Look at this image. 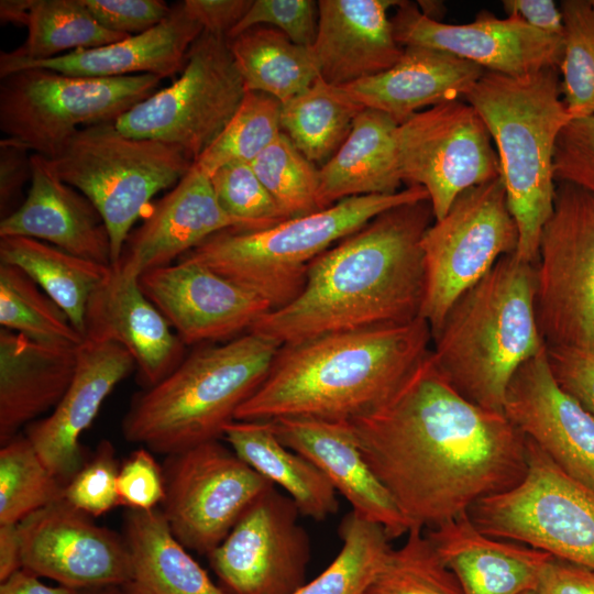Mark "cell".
<instances>
[{
  "mask_svg": "<svg viewBox=\"0 0 594 594\" xmlns=\"http://www.w3.org/2000/svg\"><path fill=\"white\" fill-rule=\"evenodd\" d=\"M348 424L410 529L468 513L527 471L526 437L504 413L463 397L431 350L382 405Z\"/></svg>",
  "mask_w": 594,
  "mask_h": 594,
  "instance_id": "1",
  "label": "cell"
},
{
  "mask_svg": "<svg viewBox=\"0 0 594 594\" xmlns=\"http://www.w3.org/2000/svg\"><path fill=\"white\" fill-rule=\"evenodd\" d=\"M433 221L429 199L381 212L317 257L300 294L250 331L284 345L419 318L426 289L421 240Z\"/></svg>",
  "mask_w": 594,
  "mask_h": 594,
  "instance_id": "2",
  "label": "cell"
},
{
  "mask_svg": "<svg viewBox=\"0 0 594 594\" xmlns=\"http://www.w3.org/2000/svg\"><path fill=\"white\" fill-rule=\"evenodd\" d=\"M431 346L432 333L421 317L280 345L266 378L234 420L350 421L382 405Z\"/></svg>",
  "mask_w": 594,
  "mask_h": 594,
  "instance_id": "3",
  "label": "cell"
},
{
  "mask_svg": "<svg viewBox=\"0 0 594 594\" xmlns=\"http://www.w3.org/2000/svg\"><path fill=\"white\" fill-rule=\"evenodd\" d=\"M535 264L504 255L452 304L431 358L468 400L504 413L518 367L546 349L535 311Z\"/></svg>",
  "mask_w": 594,
  "mask_h": 594,
  "instance_id": "4",
  "label": "cell"
},
{
  "mask_svg": "<svg viewBox=\"0 0 594 594\" xmlns=\"http://www.w3.org/2000/svg\"><path fill=\"white\" fill-rule=\"evenodd\" d=\"M559 68L524 76L484 70L465 96L495 146L508 208L516 221V256L536 264L542 227L556 195L553 156L572 120L561 98Z\"/></svg>",
  "mask_w": 594,
  "mask_h": 594,
  "instance_id": "5",
  "label": "cell"
},
{
  "mask_svg": "<svg viewBox=\"0 0 594 594\" xmlns=\"http://www.w3.org/2000/svg\"><path fill=\"white\" fill-rule=\"evenodd\" d=\"M280 344L255 333L194 351L156 385L138 393L124 438L167 455L219 440L266 378Z\"/></svg>",
  "mask_w": 594,
  "mask_h": 594,
  "instance_id": "6",
  "label": "cell"
},
{
  "mask_svg": "<svg viewBox=\"0 0 594 594\" xmlns=\"http://www.w3.org/2000/svg\"><path fill=\"white\" fill-rule=\"evenodd\" d=\"M429 199L420 186L345 198L316 212L254 230L216 233L179 260L199 263L267 300L273 310L302 290L310 264L394 207Z\"/></svg>",
  "mask_w": 594,
  "mask_h": 594,
  "instance_id": "7",
  "label": "cell"
},
{
  "mask_svg": "<svg viewBox=\"0 0 594 594\" xmlns=\"http://www.w3.org/2000/svg\"><path fill=\"white\" fill-rule=\"evenodd\" d=\"M116 122L79 129L50 160L56 174L102 217L118 266L131 229L150 200L175 186L194 162L177 146L120 132Z\"/></svg>",
  "mask_w": 594,
  "mask_h": 594,
  "instance_id": "8",
  "label": "cell"
},
{
  "mask_svg": "<svg viewBox=\"0 0 594 594\" xmlns=\"http://www.w3.org/2000/svg\"><path fill=\"white\" fill-rule=\"evenodd\" d=\"M161 80L150 74L97 78L21 69L1 78L0 130L52 160L79 129L116 122L154 94Z\"/></svg>",
  "mask_w": 594,
  "mask_h": 594,
  "instance_id": "9",
  "label": "cell"
},
{
  "mask_svg": "<svg viewBox=\"0 0 594 594\" xmlns=\"http://www.w3.org/2000/svg\"><path fill=\"white\" fill-rule=\"evenodd\" d=\"M524 479L476 502L468 515L485 535L594 570V491L566 474L531 440Z\"/></svg>",
  "mask_w": 594,
  "mask_h": 594,
  "instance_id": "10",
  "label": "cell"
},
{
  "mask_svg": "<svg viewBox=\"0 0 594 594\" xmlns=\"http://www.w3.org/2000/svg\"><path fill=\"white\" fill-rule=\"evenodd\" d=\"M535 274V311L546 346L594 351L593 193L557 183Z\"/></svg>",
  "mask_w": 594,
  "mask_h": 594,
  "instance_id": "11",
  "label": "cell"
},
{
  "mask_svg": "<svg viewBox=\"0 0 594 594\" xmlns=\"http://www.w3.org/2000/svg\"><path fill=\"white\" fill-rule=\"evenodd\" d=\"M245 91L228 37L204 31L189 48L178 79L114 124L128 136L177 146L195 162L234 116Z\"/></svg>",
  "mask_w": 594,
  "mask_h": 594,
  "instance_id": "12",
  "label": "cell"
},
{
  "mask_svg": "<svg viewBox=\"0 0 594 594\" xmlns=\"http://www.w3.org/2000/svg\"><path fill=\"white\" fill-rule=\"evenodd\" d=\"M519 232L501 177L461 194L421 240L426 289L420 317L432 338L452 304L504 255L516 253Z\"/></svg>",
  "mask_w": 594,
  "mask_h": 594,
  "instance_id": "13",
  "label": "cell"
},
{
  "mask_svg": "<svg viewBox=\"0 0 594 594\" xmlns=\"http://www.w3.org/2000/svg\"><path fill=\"white\" fill-rule=\"evenodd\" d=\"M395 142L402 182L426 189L435 220L465 190L501 175L485 123L460 99L413 114L398 124Z\"/></svg>",
  "mask_w": 594,
  "mask_h": 594,
  "instance_id": "14",
  "label": "cell"
},
{
  "mask_svg": "<svg viewBox=\"0 0 594 594\" xmlns=\"http://www.w3.org/2000/svg\"><path fill=\"white\" fill-rule=\"evenodd\" d=\"M163 509L175 537L208 556L244 512L275 487L219 440L169 454Z\"/></svg>",
  "mask_w": 594,
  "mask_h": 594,
  "instance_id": "15",
  "label": "cell"
},
{
  "mask_svg": "<svg viewBox=\"0 0 594 594\" xmlns=\"http://www.w3.org/2000/svg\"><path fill=\"white\" fill-rule=\"evenodd\" d=\"M293 499L272 487L209 554L229 594H293L307 581L310 542Z\"/></svg>",
  "mask_w": 594,
  "mask_h": 594,
  "instance_id": "16",
  "label": "cell"
},
{
  "mask_svg": "<svg viewBox=\"0 0 594 594\" xmlns=\"http://www.w3.org/2000/svg\"><path fill=\"white\" fill-rule=\"evenodd\" d=\"M22 569L74 591L124 586L130 554L123 536L61 499L19 524Z\"/></svg>",
  "mask_w": 594,
  "mask_h": 594,
  "instance_id": "17",
  "label": "cell"
},
{
  "mask_svg": "<svg viewBox=\"0 0 594 594\" xmlns=\"http://www.w3.org/2000/svg\"><path fill=\"white\" fill-rule=\"evenodd\" d=\"M391 21L403 47L442 51L509 76L559 68L563 55L564 35L543 33L518 18L499 19L487 11L470 23L449 24L427 18L415 2L400 1Z\"/></svg>",
  "mask_w": 594,
  "mask_h": 594,
  "instance_id": "18",
  "label": "cell"
},
{
  "mask_svg": "<svg viewBox=\"0 0 594 594\" xmlns=\"http://www.w3.org/2000/svg\"><path fill=\"white\" fill-rule=\"evenodd\" d=\"M139 284L185 345L232 340L273 310L255 293L187 260L143 272Z\"/></svg>",
  "mask_w": 594,
  "mask_h": 594,
  "instance_id": "19",
  "label": "cell"
},
{
  "mask_svg": "<svg viewBox=\"0 0 594 594\" xmlns=\"http://www.w3.org/2000/svg\"><path fill=\"white\" fill-rule=\"evenodd\" d=\"M504 414L566 474L594 491V417L558 384L547 346L513 375Z\"/></svg>",
  "mask_w": 594,
  "mask_h": 594,
  "instance_id": "20",
  "label": "cell"
},
{
  "mask_svg": "<svg viewBox=\"0 0 594 594\" xmlns=\"http://www.w3.org/2000/svg\"><path fill=\"white\" fill-rule=\"evenodd\" d=\"M134 367L132 356L121 345L85 339L77 348L75 374L61 402L46 418L28 426L25 436L65 485L86 462L80 436Z\"/></svg>",
  "mask_w": 594,
  "mask_h": 594,
  "instance_id": "21",
  "label": "cell"
},
{
  "mask_svg": "<svg viewBox=\"0 0 594 594\" xmlns=\"http://www.w3.org/2000/svg\"><path fill=\"white\" fill-rule=\"evenodd\" d=\"M139 274L119 264L91 296L84 340L108 341L132 356L145 388L156 385L184 360L185 344L145 296Z\"/></svg>",
  "mask_w": 594,
  "mask_h": 594,
  "instance_id": "22",
  "label": "cell"
},
{
  "mask_svg": "<svg viewBox=\"0 0 594 594\" xmlns=\"http://www.w3.org/2000/svg\"><path fill=\"white\" fill-rule=\"evenodd\" d=\"M270 422L279 441L310 460L353 513L381 526L391 540L407 535L409 524L370 468L348 421L284 417Z\"/></svg>",
  "mask_w": 594,
  "mask_h": 594,
  "instance_id": "23",
  "label": "cell"
},
{
  "mask_svg": "<svg viewBox=\"0 0 594 594\" xmlns=\"http://www.w3.org/2000/svg\"><path fill=\"white\" fill-rule=\"evenodd\" d=\"M244 226L220 206L210 176L195 163L162 199L155 202L142 224L130 233L121 265L141 275L167 266L211 235Z\"/></svg>",
  "mask_w": 594,
  "mask_h": 594,
  "instance_id": "24",
  "label": "cell"
},
{
  "mask_svg": "<svg viewBox=\"0 0 594 594\" xmlns=\"http://www.w3.org/2000/svg\"><path fill=\"white\" fill-rule=\"evenodd\" d=\"M30 180L24 201L1 219L0 238H32L111 265L109 233L92 202L66 184L43 155L31 154Z\"/></svg>",
  "mask_w": 594,
  "mask_h": 594,
  "instance_id": "25",
  "label": "cell"
},
{
  "mask_svg": "<svg viewBox=\"0 0 594 594\" xmlns=\"http://www.w3.org/2000/svg\"><path fill=\"white\" fill-rule=\"evenodd\" d=\"M204 32L183 1L153 29L108 45L24 61L0 53V77L25 68H45L73 76L112 78L150 74L163 78L182 72L189 48Z\"/></svg>",
  "mask_w": 594,
  "mask_h": 594,
  "instance_id": "26",
  "label": "cell"
},
{
  "mask_svg": "<svg viewBox=\"0 0 594 594\" xmlns=\"http://www.w3.org/2000/svg\"><path fill=\"white\" fill-rule=\"evenodd\" d=\"M397 0H319L318 33L311 46L319 75L342 87L394 66L404 47L388 10Z\"/></svg>",
  "mask_w": 594,
  "mask_h": 594,
  "instance_id": "27",
  "label": "cell"
},
{
  "mask_svg": "<svg viewBox=\"0 0 594 594\" xmlns=\"http://www.w3.org/2000/svg\"><path fill=\"white\" fill-rule=\"evenodd\" d=\"M483 73L479 65L449 53L406 46L391 68L341 88L362 107L400 124L425 108L465 98Z\"/></svg>",
  "mask_w": 594,
  "mask_h": 594,
  "instance_id": "28",
  "label": "cell"
},
{
  "mask_svg": "<svg viewBox=\"0 0 594 594\" xmlns=\"http://www.w3.org/2000/svg\"><path fill=\"white\" fill-rule=\"evenodd\" d=\"M463 594H520L537 588L551 554L482 532L463 513L425 531Z\"/></svg>",
  "mask_w": 594,
  "mask_h": 594,
  "instance_id": "29",
  "label": "cell"
},
{
  "mask_svg": "<svg viewBox=\"0 0 594 594\" xmlns=\"http://www.w3.org/2000/svg\"><path fill=\"white\" fill-rule=\"evenodd\" d=\"M77 348L44 345L1 328V446L18 436L20 428L57 406L74 377Z\"/></svg>",
  "mask_w": 594,
  "mask_h": 594,
  "instance_id": "30",
  "label": "cell"
},
{
  "mask_svg": "<svg viewBox=\"0 0 594 594\" xmlns=\"http://www.w3.org/2000/svg\"><path fill=\"white\" fill-rule=\"evenodd\" d=\"M397 127L393 118L377 110L364 108L356 116L346 139L319 169L320 210L350 197L400 190Z\"/></svg>",
  "mask_w": 594,
  "mask_h": 594,
  "instance_id": "31",
  "label": "cell"
},
{
  "mask_svg": "<svg viewBox=\"0 0 594 594\" xmlns=\"http://www.w3.org/2000/svg\"><path fill=\"white\" fill-rule=\"evenodd\" d=\"M123 538L131 564L125 594H229L175 537L162 509H128Z\"/></svg>",
  "mask_w": 594,
  "mask_h": 594,
  "instance_id": "32",
  "label": "cell"
},
{
  "mask_svg": "<svg viewBox=\"0 0 594 594\" xmlns=\"http://www.w3.org/2000/svg\"><path fill=\"white\" fill-rule=\"evenodd\" d=\"M222 439L243 462L284 490L300 515L322 521L338 512L337 491L327 476L282 443L270 421L233 420Z\"/></svg>",
  "mask_w": 594,
  "mask_h": 594,
  "instance_id": "33",
  "label": "cell"
},
{
  "mask_svg": "<svg viewBox=\"0 0 594 594\" xmlns=\"http://www.w3.org/2000/svg\"><path fill=\"white\" fill-rule=\"evenodd\" d=\"M0 263L15 266L30 276L85 337L88 302L110 275L111 265L25 237L0 238Z\"/></svg>",
  "mask_w": 594,
  "mask_h": 594,
  "instance_id": "34",
  "label": "cell"
},
{
  "mask_svg": "<svg viewBox=\"0 0 594 594\" xmlns=\"http://www.w3.org/2000/svg\"><path fill=\"white\" fill-rule=\"evenodd\" d=\"M229 43L245 89L280 103L304 92L320 76L311 47L293 43L274 28L254 26Z\"/></svg>",
  "mask_w": 594,
  "mask_h": 594,
  "instance_id": "35",
  "label": "cell"
},
{
  "mask_svg": "<svg viewBox=\"0 0 594 594\" xmlns=\"http://www.w3.org/2000/svg\"><path fill=\"white\" fill-rule=\"evenodd\" d=\"M280 105L282 132L314 164L331 158L364 109L341 87L320 76L304 92Z\"/></svg>",
  "mask_w": 594,
  "mask_h": 594,
  "instance_id": "36",
  "label": "cell"
},
{
  "mask_svg": "<svg viewBox=\"0 0 594 594\" xmlns=\"http://www.w3.org/2000/svg\"><path fill=\"white\" fill-rule=\"evenodd\" d=\"M26 28L24 44L8 52L15 59L43 61L130 37L101 26L81 0H33Z\"/></svg>",
  "mask_w": 594,
  "mask_h": 594,
  "instance_id": "37",
  "label": "cell"
},
{
  "mask_svg": "<svg viewBox=\"0 0 594 594\" xmlns=\"http://www.w3.org/2000/svg\"><path fill=\"white\" fill-rule=\"evenodd\" d=\"M0 324L37 343L76 349L84 338L65 311L20 268L0 263Z\"/></svg>",
  "mask_w": 594,
  "mask_h": 594,
  "instance_id": "38",
  "label": "cell"
},
{
  "mask_svg": "<svg viewBox=\"0 0 594 594\" xmlns=\"http://www.w3.org/2000/svg\"><path fill=\"white\" fill-rule=\"evenodd\" d=\"M342 546L332 562L293 594H362L392 549L385 530L355 513L340 524Z\"/></svg>",
  "mask_w": 594,
  "mask_h": 594,
  "instance_id": "39",
  "label": "cell"
},
{
  "mask_svg": "<svg viewBox=\"0 0 594 594\" xmlns=\"http://www.w3.org/2000/svg\"><path fill=\"white\" fill-rule=\"evenodd\" d=\"M65 484L45 465L26 436L0 450V525L19 524L63 499Z\"/></svg>",
  "mask_w": 594,
  "mask_h": 594,
  "instance_id": "40",
  "label": "cell"
},
{
  "mask_svg": "<svg viewBox=\"0 0 594 594\" xmlns=\"http://www.w3.org/2000/svg\"><path fill=\"white\" fill-rule=\"evenodd\" d=\"M362 594H463L422 528H411L404 544L391 549Z\"/></svg>",
  "mask_w": 594,
  "mask_h": 594,
  "instance_id": "41",
  "label": "cell"
},
{
  "mask_svg": "<svg viewBox=\"0 0 594 594\" xmlns=\"http://www.w3.org/2000/svg\"><path fill=\"white\" fill-rule=\"evenodd\" d=\"M280 106L270 95L246 90L234 116L194 163L209 176L231 163H251L282 132Z\"/></svg>",
  "mask_w": 594,
  "mask_h": 594,
  "instance_id": "42",
  "label": "cell"
},
{
  "mask_svg": "<svg viewBox=\"0 0 594 594\" xmlns=\"http://www.w3.org/2000/svg\"><path fill=\"white\" fill-rule=\"evenodd\" d=\"M564 47L561 92L572 119L594 117V7L591 0H563Z\"/></svg>",
  "mask_w": 594,
  "mask_h": 594,
  "instance_id": "43",
  "label": "cell"
},
{
  "mask_svg": "<svg viewBox=\"0 0 594 594\" xmlns=\"http://www.w3.org/2000/svg\"><path fill=\"white\" fill-rule=\"evenodd\" d=\"M251 166L288 219L320 210L319 169L283 132L251 162Z\"/></svg>",
  "mask_w": 594,
  "mask_h": 594,
  "instance_id": "44",
  "label": "cell"
},
{
  "mask_svg": "<svg viewBox=\"0 0 594 594\" xmlns=\"http://www.w3.org/2000/svg\"><path fill=\"white\" fill-rule=\"evenodd\" d=\"M210 182L222 209L245 231L262 230L288 218L282 212L251 163L237 162L217 169Z\"/></svg>",
  "mask_w": 594,
  "mask_h": 594,
  "instance_id": "45",
  "label": "cell"
},
{
  "mask_svg": "<svg viewBox=\"0 0 594 594\" xmlns=\"http://www.w3.org/2000/svg\"><path fill=\"white\" fill-rule=\"evenodd\" d=\"M118 473L113 446L103 440L65 485L63 499L90 517L101 516L119 506Z\"/></svg>",
  "mask_w": 594,
  "mask_h": 594,
  "instance_id": "46",
  "label": "cell"
},
{
  "mask_svg": "<svg viewBox=\"0 0 594 594\" xmlns=\"http://www.w3.org/2000/svg\"><path fill=\"white\" fill-rule=\"evenodd\" d=\"M318 1L253 0L242 20L230 31L228 38L261 24L273 25L293 43L311 47L318 33Z\"/></svg>",
  "mask_w": 594,
  "mask_h": 594,
  "instance_id": "47",
  "label": "cell"
},
{
  "mask_svg": "<svg viewBox=\"0 0 594 594\" xmlns=\"http://www.w3.org/2000/svg\"><path fill=\"white\" fill-rule=\"evenodd\" d=\"M556 183H571L594 194V117L572 119L561 131L553 156Z\"/></svg>",
  "mask_w": 594,
  "mask_h": 594,
  "instance_id": "48",
  "label": "cell"
},
{
  "mask_svg": "<svg viewBox=\"0 0 594 594\" xmlns=\"http://www.w3.org/2000/svg\"><path fill=\"white\" fill-rule=\"evenodd\" d=\"M119 506L128 509L151 510L163 504L166 495L163 469L151 450L141 447L119 468L117 477Z\"/></svg>",
  "mask_w": 594,
  "mask_h": 594,
  "instance_id": "49",
  "label": "cell"
},
{
  "mask_svg": "<svg viewBox=\"0 0 594 594\" xmlns=\"http://www.w3.org/2000/svg\"><path fill=\"white\" fill-rule=\"evenodd\" d=\"M105 29L138 35L158 25L172 7L162 0H81Z\"/></svg>",
  "mask_w": 594,
  "mask_h": 594,
  "instance_id": "50",
  "label": "cell"
},
{
  "mask_svg": "<svg viewBox=\"0 0 594 594\" xmlns=\"http://www.w3.org/2000/svg\"><path fill=\"white\" fill-rule=\"evenodd\" d=\"M547 358L558 384L594 417V351L547 346Z\"/></svg>",
  "mask_w": 594,
  "mask_h": 594,
  "instance_id": "51",
  "label": "cell"
},
{
  "mask_svg": "<svg viewBox=\"0 0 594 594\" xmlns=\"http://www.w3.org/2000/svg\"><path fill=\"white\" fill-rule=\"evenodd\" d=\"M30 151L21 144L3 138L0 141V208L1 216L10 213V206L16 201L28 179H31ZM1 218V219H2Z\"/></svg>",
  "mask_w": 594,
  "mask_h": 594,
  "instance_id": "52",
  "label": "cell"
},
{
  "mask_svg": "<svg viewBox=\"0 0 594 594\" xmlns=\"http://www.w3.org/2000/svg\"><path fill=\"white\" fill-rule=\"evenodd\" d=\"M253 0H185L183 4L205 32L228 36L249 11Z\"/></svg>",
  "mask_w": 594,
  "mask_h": 594,
  "instance_id": "53",
  "label": "cell"
},
{
  "mask_svg": "<svg viewBox=\"0 0 594 594\" xmlns=\"http://www.w3.org/2000/svg\"><path fill=\"white\" fill-rule=\"evenodd\" d=\"M536 590L539 594H594V570L552 557Z\"/></svg>",
  "mask_w": 594,
  "mask_h": 594,
  "instance_id": "54",
  "label": "cell"
},
{
  "mask_svg": "<svg viewBox=\"0 0 594 594\" xmlns=\"http://www.w3.org/2000/svg\"><path fill=\"white\" fill-rule=\"evenodd\" d=\"M507 16L520 19L529 26L552 35H564L560 8L552 0H504Z\"/></svg>",
  "mask_w": 594,
  "mask_h": 594,
  "instance_id": "55",
  "label": "cell"
},
{
  "mask_svg": "<svg viewBox=\"0 0 594 594\" xmlns=\"http://www.w3.org/2000/svg\"><path fill=\"white\" fill-rule=\"evenodd\" d=\"M22 569L21 539L18 524L0 525V582Z\"/></svg>",
  "mask_w": 594,
  "mask_h": 594,
  "instance_id": "56",
  "label": "cell"
},
{
  "mask_svg": "<svg viewBox=\"0 0 594 594\" xmlns=\"http://www.w3.org/2000/svg\"><path fill=\"white\" fill-rule=\"evenodd\" d=\"M34 573L20 569L1 582L0 594H74L75 591L63 585L51 586L43 583Z\"/></svg>",
  "mask_w": 594,
  "mask_h": 594,
  "instance_id": "57",
  "label": "cell"
},
{
  "mask_svg": "<svg viewBox=\"0 0 594 594\" xmlns=\"http://www.w3.org/2000/svg\"><path fill=\"white\" fill-rule=\"evenodd\" d=\"M32 2L33 0H1V22L28 26L31 16Z\"/></svg>",
  "mask_w": 594,
  "mask_h": 594,
  "instance_id": "58",
  "label": "cell"
},
{
  "mask_svg": "<svg viewBox=\"0 0 594 594\" xmlns=\"http://www.w3.org/2000/svg\"><path fill=\"white\" fill-rule=\"evenodd\" d=\"M74 594H125L121 586H103L77 590Z\"/></svg>",
  "mask_w": 594,
  "mask_h": 594,
  "instance_id": "59",
  "label": "cell"
},
{
  "mask_svg": "<svg viewBox=\"0 0 594 594\" xmlns=\"http://www.w3.org/2000/svg\"><path fill=\"white\" fill-rule=\"evenodd\" d=\"M520 594H539V592L536 588H534V590L525 591V592H522Z\"/></svg>",
  "mask_w": 594,
  "mask_h": 594,
  "instance_id": "60",
  "label": "cell"
},
{
  "mask_svg": "<svg viewBox=\"0 0 594 594\" xmlns=\"http://www.w3.org/2000/svg\"><path fill=\"white\" fill-rule=\"evenodd\" d=\"M591 2H592V4H593V7H594V0H591Z\"/></svg>",
  "mask_w": 594,
  "mask_h": 594,
  "instance_id": "61",
  "label": "cell"
}]
</instances>
